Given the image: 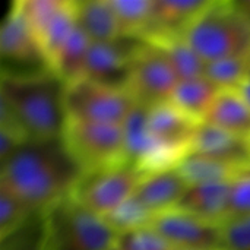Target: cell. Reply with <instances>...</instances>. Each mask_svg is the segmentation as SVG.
<instances>
[{
  "label": "cell",
  "instance_id": "9c48e42d",
  "mask_svg": "<svg viewBox=\"0 0 250 250\" xmlns=\"http://www.w3.org/2000/svg\"><path fill=\"white\" fill-rule=\"evenodd\" d=\"M179 76L161 47L144 41L135 54L129 92L144 107L170 103Z\"/></svg>",
  "mask_w": 250,
  "mask_h": 250
},
{
  "label": "cell",
  "instance_id": "277c9868",
  "mask_svg": "<svg viewBox=\"0 0 250 250\" xmlns=\"http://www.w3.org/2000/svg\"><path fill=\"white\" fill-rule=\"evenodd\" d=\"M42 250H116L119 233L73 195L41 214Z\"/></svg>",
  "mask_w": 250,
  "mask_h": 250
},
{
  "label": "cell",
  "instance_id": "5bb4252c",
  "mask_svg": "<svg viewBox=\"0 0 250 250\" xmlns=\"http://www.w3.org/2000/svg\"><path fill=\"white\" fill-rule=\"evenodd\" d=\"M146 125L155 141L182 163L195 144L199 122L190 119L171 103L146 107Z\"/></svg>",
  "mask_w": 250,
  "mask_h": 250
},
{
  "label": "cell",
  "instance_id": "5b68a950",
  "mask_svg": "<svg viewBox=\"0 0 250 250\" xmlns=\"http://www.w3.org/2000/svg\"><path fill=\"white\" fill-rule=\"evenodd\" d=\"M63 139L83 174L127 163L122 125L67 122Z\"/></svg>",
  "mask_w": 250,
  "mask_h": 250
},
{
  "label": "cell",
  "instance_id": "6da1fadb",
  "mask_svg": "<svg viewBox=\"0 0 250 250\" xmlns=\"http://www.w3.org/2000/svg\"><path fill=\"white\" fill-rule=\"evenodd\" d=\"M82 176L63 136L26 139L0 164V186L37 214L70 196Z\"/></svg>",
  "mask_w": 250,
  "mask_h": 250
},
{
  "label": "cell",
  "instance_id": "e0dca14e",
  "mask_svg": "<svg viewBox=\"0 0 250 250\" xmlns=\"http://www.w3.org/2000/svg\"><path fill=\"white\" fill-rule=\"evenodd\" d=\"M192 152L214 158L240 171L250 170V142L212 125L201 123Z\"/></svg>",
  "mask_w": 250,
  "mask_h": 250
},
{
  "label": "cell",
  "instance_id": "9a60e30c",
  "mask_svg": "<svg viewBox=\"0 0 250 250\" xmlns=\"http://www.w3.org/2000/svg\"><path fill=\"white\" fill-rule=\"evenodd\" d=\"M209 0H152L149 21L141 38L151 44H161L185 35L195 16Z\"/></svg>",
  "mask_w": 250,
  "mask_h": 250
},
{
  "label": "cell",
  "instance_id": "44dd1931",
  "mask_svg": "<svg viewBox=\"0 0 250 250\" xmlns=\"http://www.w3.org/2000/svg\"><path fill=\"white\" fill-rule=\"evenodd\" d=\"M220 88L205 76L179 81L170 103L190 119L204 123L211 105L220 94Z\"/></svg>",
  "mask_w": 250,
  "mask_h": 250
},
{
  "label": "cell",
  "instance_id": "1f68e13d",
  "mask_svg": "<svg viewBox=\"0 0 250 250\" xmlns=\"http://www.w3.org/2000/svg\"><path fill=\"white\" fill-rule=\"evenodd\" d=\"M221 231L223 250H250V217L226 221Z\"/></svg>",
  "mask_w": 250,
  "mask_h": 250
},
{
  "label": "cell",
  "instance_id": "30bf717a",
  "mask_svg": "<svg viewBox=\"0 0 250 250\" xmlns=\"http://www.w3.org/2000/svg\"><path fill=\"white\" fill-rule=\"evenodd\" d=\"M48 63L78 26L75 0H16Z\"/></svg>",
  "mask_w": 250,
  "mask_h": 250
},
{
  "label": "cell",
  "instance_id": "603a6c76",
  "mask_svg": "<svg viewBox=\"0 0 250 250\" xmlns=\"http://www.w3.org/2000/svg\"><path fill=\"white\" fill-rule=\"evenodd\" d=\"M180 171L189 182V185L211 183V182H233L243 171L217 161L214 158L190 152L179 164Z\"/></svg>",
  "mask_w": 250,
  "mask_h": 250
},
{
  "label": "cell",
  "instance_id": "4316f807",
  "mask_svg": "<svg viewBox=\"0 0 250 250\" xmlns=\"http://www.w3.org/2000/svg\"><path fill=\"white\" fill-rule=\"evenodd\" d=\"M37 212L9 189L0 186V240L22 229Z\"/></svg>",
  "mask_w": 250,
  "mask_h": 250
},
{
  "label": "cell",
  "instance_id": "f1b7e54d",
  "mask_svg": "<svg viewBox=\"0 0 250 250\" xmlns=\"http://www.w3.org/2000/svg\"><path fill=\"white\" fill-rule=\"evenodd\" d=\"M116 250H174L151 226L138 227L119 234Z\"/></svg>",
  "mask_w": 250,
  "mask_h": 250
},
{
  "label": "cell",
  "instance_id": "7c38bea8",
  "mask_svg": "<svg viewBox=\"0 0 250 250\" xmlns=\"http://www.w3.org/2000/svg\"><path fill=\"white\" fill-rule=\"evenodd\" d=\"M149 226L174 250H223L221 226L177 208L155 215Z\"/></svg>",
  "mask_w": 250,
  "mask_h": 250
},
{
  "label": "cell",
  "instance_id": "52a82bcc",
  "mask_svg": "<svg viewBox=\"0 0 250 250\" xmlns=\"http://www.w3.org/2000/svg\"><path fill=\"white\" fill-rule=\"evenodd\" d=\"M145 176L127 161L113 168L83 174L72 195L95 214L107 217L135 195Z\"/></svg>",
  "mask_w": 250,
  "mask_h": 250
},
{
  "label": "cell",
  "instance_id": "7402d4cb",
  "mask_svg": "<svg viewBox=\"0 0 250 250\" xmlns=\"http://www.w3.org/2000/svg\"><path fill=\"white\" fill-rule=\"evenodd\" d=\"M89 45L91 41L88 37L79 26H76L51 60V70L63 79L66 85L83 79Z\"/></svg>",
  "mask_w": 250,
  "mask_h": 250
},
{
  "label": "cell",
  "instance_id": "cb8c5ba5",
  "mask_svg": "<svg viewBox=\"0 0 250 250\" xmlns=\"http://www.w3.org/2000/svg\"><path fill=\"white\" fill-rule=\"evenodd\" d=\"M249 75V54L227 57L205 64L204 76L223 89H239Z\"/></svg>",
  "mask_w": 250,
  "mask_h": 250
},
{
  "label": "cell",
  "instance_id": "d6a6232c",
  "mask_svg": "<svg viewBox=\"0 0 250 250\" xmlns=\"http://www.w3.org/2000/svg\"><path fill=\"white\" fill-rule=\"evenodd\" d=\"M237 91H239V94L243 97V100L249 104L250 107V81H246Z\"/></svg>",
  "mask_w": 250,
  "mask_h": 250
},
{
  "label": "cell",
  "instance_id": "83f0119b",
  "mask_svg": "<svg viewBox=\"0 0 250 250\" xmlns=\"http://www.w3.org/2000/svg\"><path fill=\"white\" fill-rule=\"evenodd\" d=\"M104 218L120 234L127 230L149 226L154 215L132 196L130 199H127L125 204H122L117 209H114L111 214H108Z\"/></svg>",
  "mask_w": 250,
  "mask_h": 250
},
{
  "label": "cell",
  "instance_id": "d4e9b609",
  "mask_svg": "<svg viewBox=\"0 0 250 250\" xmlns=\"http://www.w3.org/2000/svg\"><path fill=\"white\" fill-rule=\"evenodd\" d=\"M155 45L161 47L163 51L167 54L171 66L179 76V81L204 76L207 62L202 60V57L186 42L183 37L173 38Z\"/></svg>",
  "mask_w": 250,
  "mask_h": 250
},
{
  "label": "cell",
  "instance_id": "d6986e66",
  "mask_svg": "<svg viewBox=\"0 0 250 250\" xmlns=\"http://www.w3.org/2000/svg\"><path fill=\"white\" fill-rule=\"evenodd\" d=\"M204 123L250 142V107L236 89L220 91Z\"/></svg>",
  "mask_w": 250,
  "mask_h": 250
},
{
  "label": "cell",
  "instance_id": "836d02e7",
  "mask_svg": "<svg viewBox=\"0 0 250 250\" xmlns=\"http://www.w3.org/2000/svg\"><path fill=\"white\" fill-rule=\"evenodd\" d=\"M240 4V7L243 9V12L248 15V18L250 19V0H243V1H237Z\"/></svg>",
  "mask_w": 250,
  "mask_h": 250
},
{
  "label": "cell",
  "instance_id": "4fadbf2b",
  "mask_svg": "<svg viewBox=\"0 0 250 250\" xmlns=\"http://www.w3.org/2000/svg\"><path fill=\"white\" fill-rule=\"evenodd\" d=\"M127 161L145 174L177 167L180 160L163 148L151 135L146 125V107L136 105L123 125Z\"/></svg>",
  "mask_w": 250,
  "mask_h": 250
},
{
  "label": "cell",
  "instance_id": "8992f818",
  "mask_svg": "<svg viewBox=\"0 0 250 250\" xmlns=\"http://www.w3.org/2000/svg\"><path fill=\"white\" fill-rule=\"evenodd\" d=\"M138 103L125 89L79 79L66 88L67 122L125 125Z\"/></svg>",
  "mask_w": 250,
  "mask_h": 250
},
{
  "label": "cell",
  "instance_id": "ba28073f",
  "mask_svg": "<svg viewBox=\"0 0 250 250\" xmlns=\"http://www.w3.org/2000/svg\"><path fill=\"white\" fill-rule=\"evenodd\" d=\"M1 75H32L50 70V63L16 1L0 26Z\"/></svg>",
  "mask_w": 250,
  "mask_h": 250
},
{
  "label": "cell",
  "instance_id": "8fae6325",
  "mask_svg": "<svg viewBox=\"0 0 250 250\" xmlns=\"http://www.w3.org/2000/svg\"><path fill=\"white\" fill-rule=\"evenodd\" d=\"M142 42V38L135 37H120L110 42H91L83 78L100 85L129 91L133 59Z\"/></svg>",
  "mask_w": 250,
  "mask_h": 250
},
{
  "label": "cell",
  "instance_id": "484cf974",
  "mask_svg": "<svg viewBox=\"0 0 250 250\" xmlns=\"http://www.w3.org/2000/svg\"><path fill=\"white\" fill-rule=\"evenodd\" d=\"M122 37L141 38L151 15L152 0H111Z\"/></svg>",
  "mask_w": 250,
  "mask_h": 250
},
{
  "label": "cell",
  "instance_id": "ffe728a7",
  "mask_svg": "<svg viewBox=\"0 0 250 250\" xmlns=\"http://www.w3.org/2000/svg\"><path fill=\"white\" fill-rule=\"evenodd\" d=\"M76 22L91 42H110L122 37L111 0H75Z\"/></svg>",
  "mask_w": 250,
  "mask_h": 250
},
{
  "label": "cell",
  "instance_id": "2e32d148",
  "mask_svg": "<svg viewBox=\"0 0 250 250\" xmlns=\"http://www.w3.org/2000/svg\"><path fill=\"white\" fill-rule=\"evenodd\" d=\"M189 186V182L177 166L146 174L133 198L155 217L177 208Z\"/></svg>",
  "mask_w": 250,
  "mask_h": 250
},
{
  "label": "cell",
  "instance_id": "f546056e",
  "mask_svg": "<svg viewBox=\"0 0 250 250\" xmlns=\"http://www.w3.org/2000/svg\"><path fill=\"white\" fill-rule=\"evenodd\" d=\"M0 250H42L41 214L34 215L22 229L0 240Z\"/></svg>",
  "mask_w": 250,
  "mask_h": 250
},
{
  "label": "cell",
  "instance_id": "e575fe53",
  "mask_svg": "<svg viewBox=\"0 0 250 250\" xmlns=\"http://www.w3.org/2000/svg\"><path fill=\"white\" fill-rule=\"evenodd\" d=\"M248 81H250V53H249V75H248Z\"/></svg>",
  "mask_w": 250,
  "mask_h": 250
},
{
  "label": "cell",
  "instance_id": "7a4b0ae2",
  "mask_svg": "<svg viewBox=\"0 0 250 250\" xmlns=\"http://www.w3.org/2000/svg\"><path fill=\"white\" fill-rule=\"evenodd\" d=\"M66 82L51 69L32 75H1L0 127L26 139L63 136L67 126Z\"/></svg>",
  "mask_w": 250,
  "mask_h": 250
},
{
  "label": "cell",
  "instance_id": "4dcf8cb0",
  "mask_svg": "<svg viewBox=\"0 0 250 250\" xmlns=\"http://www.w3.org/2000/svg\"><path fill=\"white\" fill-rule=\"evenodd\" d=\"M250 217V170L242 173L231 183L227 220Z\"/></svg>",
  "mask_w": 250,
  "mask_h": 250
},
{
  "label": "cell",
  "instance_id": "ac0fdd59",
  "mask_svg": "<svg viewBox=\"0 0 250 250\" xmlns=\"http://www.w3.org/2000/svg\"><path fill=\"white\" fill-rule=\"evenodd\" d=\"M231 183L233 182H211L190 185L179 202L177 209L204 221L223 226L227 220Z\"/></svg>",
  "mask_w": 250,
  "mask_h": 250
},
{
  "label": "cell",
  "instance_id": "3957f363",
  "mask_svg": "<svg viewBox=\"0 0 250 250\" xmlns=\"http://www.w3.org/2000/svg\"><path fill=\"white\" fill-rule=\"evenodd\" d=\"M183 38L207 63L246 56L250 53V19L237 1L209 0Z\"/></svg>",
  "mask_w": 250,
  "mask_h": 250
}]
</instances>
